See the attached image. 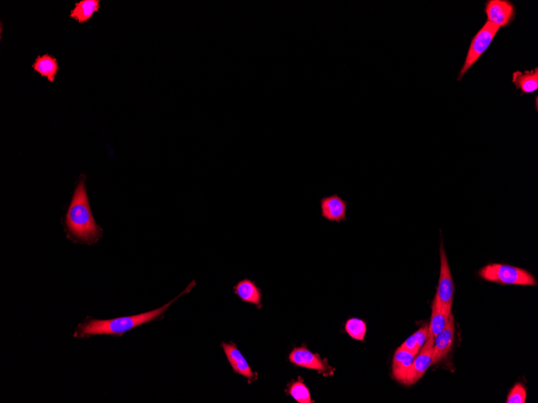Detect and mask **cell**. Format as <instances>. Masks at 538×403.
I'll return each instance as SVG.
<instances>
[{
  "label": "cell",
  "mask_w": 538,
  "mask_h": 403,
  "mask_svg": "<svg viewBox=\"0 0 538 403\" xmlns=\"http://www.w3.org/2000/svg\"><path fill=\"white\" fill-rule=\"evenodd\" d=\"M195 286H196V283H195V281H193L187 286L186 289L179 296L174 299L172 301L164 305L160 308L148 311V313L132 316L120 317V318L107 321L90 320L78 327L75 335L78 338H87L93 335H123L125 333L130 331L134 328L157 320L158 317L166 313L170 305H172L177 299L191 292Z\"/></svg>",
  "instance_id": "6da1fadb"
},
{
  "label": "cell",
  "mask_w": 538,
  "mask_h": 403,
  "mask_svg": "<svg viewBox=\"0 0 538 403\" xmlns=\"http://www.w3.org/2000/svg\"><path fill=\"white\" fill-rule=\"evenodd\" d=\"M85 182V176H81L67 212L65 222L67 228L77 240L93 243L100 236L101 229L91 213Z\"/></svg>",
  "instance_id": "7a4b0ae2"
},
{
  "label": "cell",
  "mask_w": 538,
  "mask_h": 403,
  "mask_svg": "<svg viewBox=\"0 0 538 403\" xmlns=\"http://www.w3.org/2000/svg\"><path fill=\"white\" fill-rule=\"evenodd\" d=\"M478 276L487 282L501 285L537 286L534 274L521 267L504 264H488L480 269Z\"/></svg>",
  "instance_id": "3957f363"
},
{
  "label": "cell",
  "mask_w": 538,
  "mask_h": 403,
  "mask_svg": "<svg viewBox=\"0 0 538 403\" xmlns=\"http://www.w3.org/2000/svg\"><path fill=\"white\" fill-rule=\"evenodd\" d=\"M499 30V28L487 21L485 26L480 28V31L476 33L472 42H470L465 63H464L460 72L458 81L463 80V77L466 75L468 71L478 62L482 55L490 46L493 39L496 38Z\"/></svg>",
  "instance_id": "277c9868"
},
{
  "label": "cell",
  "mask_w": 538,
  "mask_h": 403,
  "mask_svg": "<svg viewBox=\"0 0 538 403\" xmlns=\"http://www.w3.org/2000/svg\"><path fill=\"white\" fill-rule=\"evenodd\" d=\"M440 274L436 298L446 313L451 314L455 285L443 240L440 243Z\"/></svg>",
  "instance_id": "5b68a950"
},
{
  "label": "cell",
  "mask_w": 538,
  "mask_h": 403,
  "mask_svg": "<svg viewBox=\"0 0 538 403\" xmlns=\"http://www.w3.org/2000/svg\"><path fill=\"white\" fill-rule=\"evenodd\" d=\"M289 361L300 367L319 371L324 376H332L334 372V369L328 364L327 360L310 352L305 345L295 348L290 354Z\"/></svg>",
  "instance_id": "8992f818"
},
{
  "label": "cell",
  "mask_w": 538,
  "mask_h": 403,
  "mask_svg": "<svg viewBox=\"0 0 538 403\" xmlns=\"http://www.w3.org/2000/svg\"><path fill=\"white\" fill-rule=\"evenodd\" d=\"M485 11L487 22L499 28L510 26L516 17L515 6L507 0H489Z\"/></svg>",
  "instance_id": "52a82bcc"
},
{
  "label": "cell",
  "mask_w": 538,
  "mask_h": 403,
  "mask_svg": "<svg viewBox=\"0 0 538 403\" xmlns=\"http://www.w3.org/2000/svg\"><path fill=\"white\" fill-rule=\"evenodd\" d=\"M435 338L429 334L425 344L421 348L417 355L415 356L412 367L403 382L406 386H412L417 383L424 376L428 369L433 365L432 352Z\"/></svg>",
  "instance_id": "ba28073f"
},
{
  "label": "cell",
  "mask_w": 538,
  "mask_h": 403,
  "mask_svg": "<svg viewBox=\"0 0 538 403\" xmlns=\"http://www.w3.org/2000/svg\"><path fill=\"white\" fill-rule=\"evenodd\" d=\"M455 333V319L450 314L448 323L435 338L432 352V363L436 364L442 361L450 352L453 346Z\"/></svg>",
  "instance_id": "9c48e42d"
},
{
  "label": "cell",
  "mask_w": 538,
  "mask_h": 403,
  "mask_svg": "<svg viewBox=\"0 0 538 403\" xmlns=\"http://www.w3.org/2000/svg\"><path fill=\"white\" fill-rule=\"evenodd\" d=\"M347 200L337 193L320 199L321 216L328 222L340 223L347 221Z\"/></svg>",
  "instance_id": "30bf717a"
},
{
  "label": "cell",
  "mask_w": 538,
  "mask_h": 403,
  "mask_svg": "<svg viewBox=\"0 0 538 403\" xmlns=\"http://www.w3.org/2000/svg\"><path fill=\"white\" fill-rule=\"evenodd\" d=\"M221 345L236 374L247 377L249 383L258 380V374H255L252 368L250 367L247 360L243 357L241 352L238 350L234 342H229V343H224L223 342Z\"/></svg>",
  "instance_id": "8fae6325"
},
{
  "label": "cell",
  "mask_w": 538,
  "mask_h": 403,
  "mask_svg": "<svg viewBox=\"0 0 538 403\" xmlns=\"http://www.w3.org/2000/svg\"><path fill=\"white\" fill-rule=\"evenodd\" d=\"M234 292L243 302L252 303L259 308H261L262 293L253 281L249 279L238 281L234 286Z\"/></svg>",
  "instance_id": "7c38bea8"
},
{
  "label": "cell",
  "mask_w": 538,
  "mask_h": 403,
  "mask_svg": "<svg viewBox=\"0 0 538 403\" xmlns=\"http://www.w3.org/2000/svg\"><path fill=\"white\" fill-rule=\"evenodd\" d=\"M32 68L41 77H46L48 81L53 83L56 78L60 66L56 58L50 53L39 55L32 65Z\"/></svg>",
  "instance_id": "4fadbf2b"
},
{
  "label": "cell",
  "mask_w": 538,
  "mask_h": 403,
  "mask_svg": "<svg viewBox=\"0 0 538 403\" xmlns=\"http://www.w3.org/2000/svg\"><path fill=\"white\" fill-rule=\"evenodd\" d=\"M415 355L405 350L397 349L393 361V375L397 382L403 383L412 367Z\"/></svg>",
  "instance_id": "5bb4252c"
},
{
  "label": "cell",
  "mask_w": 538,
  "mask_h": 403,
  "mask_svg": "<svg viewBox=\"0 0 538 403\" xmlns=\"http://www.w3.org/2000/svg\"><path fill=\"white\" fill-rule=\"evenodd\" d=\"M512 83L517 90L522 91V95H529L538 90V69L530 71H517L512 73Z\"/></svg>",
  "instance_id": "9a60e30c"
},
{
  "label": "cell",
  "mask_w": 538,
  "mask_h": 403,
  "mask_svg": "<svg viewBox=\"0 0 538 403\" xmlns=\"http://www.w3.org/2000/svg\"><path fill=\"white\" fill-rule=\"evenodd\" d=\"M100 9V0H81L75 3L69 16L79 23H88Z\"/></svg>",
  "instance_id": "2e32d148"
},
{
  "label": "cell",
  "mask_w": 538,
  "mask_h": 403,
  "mask_svg": "<svg viewBox=\"0 0 538 403\" xmlns=\"http://www.w3.org/2000/svg\"><path fill=\"white\" fill-rule=\"evenodd\" d=\"M450 316V314L446 313L435 297L432 303L431 321L429 326V334L433 338H436L443 331L446 323H448Z\"/></svg>",
  "instance_id": "e0dca14e"
},
{
  "label": "cell",
  "mask_w": 538,
  "mask_h": 403,
  "mask_svg": "<svg viewBox=\"0 0 538 403\" xmlns=\"http://www.w3.org/2000/svg\"><path fill=\"white\" fill-rule=\"evenodd\" d=\"M287 394L295 399L299 403H312L314 402L311 399L310 390L303 382L301 377H298L297 381L288 383L286 389Z\"/></svg>",
  "instance_id": "ac0fdd59"
},
{
  "label": "cell",
  "mask_w": 538,
  "mask_h": 403,
  "mask_svg": "<svg viewBox=\"0 0 538 403\" xmlns=\"http://www.w3.org/2000/svg\"><path fill=\"white\" fill-rule=\"evenodd\" d=\"M346 331L354 340H364L366 333V326L364 321L352 318L346 323Z\"/></svg>",
  "instance_id": "d6986e66"
},
{
  "label": "cell",
  "mask_w": 538,
  "mask_h": 403,
  "mask_svg": "<svg viewBox=\"0 0 538 403\" xmlns=\"http://www.w3.org/2000/svg\"><path fill=\"white\" fill-rule=\"evenodd\" d=\"M527 389L522 383H517L512 387L506 400L507 403H524L527 401Z\"/></svg>",
  "instance_id": "ffe728a7"
},
{
  "label": "cell",
  "mask_w": 538,
  "mask_h": 403,
  "mask_svg": "<svg viewBox=\"0 0 538 403\" xmlns=\"http://www.w3.org/2000/svg\"><path fill=\"white\" fill-rule=\"evenodd\" d=\"M399 349L411 353L416 356L419 352L421 347L419 346L418 340L416 338V335L413 333L405 342H404Z\"/></svg>",
  "instance_id": "44dd1931"
}]
</instances>
